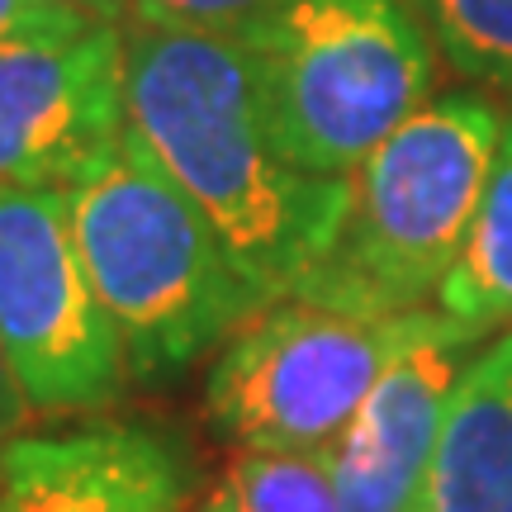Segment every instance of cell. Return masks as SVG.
Masks as SVG:
<instances>
[{
	"label": "cell",
	"mask_w": 512,
	"mask_h": 512,
	"mask_svg": "<svg viewBox=\"0 0 512 512\" xmlns=\"http://www.w3.org/2000/svg\"><path fill=\"white\" fill-rule=\"evenodd\" d=\"M280 157L351 176L427 105L432 38L408 0H285L242 34Z\"/></svg>",
	"instance_id": "cell-4"
},
{
	"label": "cell",
	"mask_w": 512,
	"mask_h": 512,
	"mask_svg": "<svg viewBox=\"0 0 512 512\" xmlns=\"http://www.w3.org/2000/svg\"><path fill=\"white\" fill-rule=\"evenodd\" d=\"M0 347L34 413H91L128 380L76 252L67 190L0 185Z\"/></svg>",
	"instance_id": "cell-6"
},
{
	"label": "cell",
	"mask_w": 512,
	"mask_h": 512,
	"mask_svg": "<svg viewBox=\"0 0 512 512\" xmlns=\"http://www.w3.org/2000/svg\"><path fill=\"white\" fill-rule=\"evenodd\" d=\"M124 29L81 24L0 48V185L76 190L124 147Z\"/></svg>",
	"instance_id": "cell-7"
},
{
	"label": "cell",
	"mask_w": 512,
	"mask_h": 512,
	"mask_svg": "<svg viewBox=\"0 0 512 512\" xmlns=\"http://www.w3.org/2000/svg\"><path fill=\"white\" fill-rule=\"evenodd\" d=\"M413 512H512V332L460 370Z\"/></svg>",
	"instance_id": "cell-10"
},
{
	"label": "cell",
	"mask_w": 512,
	"mask_h": 512,
	"mask_svg": "<svg viewBox=\"0 0 512 512\" xmlns=\"http://www.w3.org/2000/svg\"><path fill=\"white\" fill-rule=\"evenodd\" d=\"M204 512H342L328 451H242Z\"/></svg>",
	"instance_id": "cell-12"
},
{
	"label": "cell",
	"mask_w": 512,
	"mask_h": 512,
	"mask_svg": "<svg viewBox=\"0 0 512 512\" xmlns=\"http://www.w3.org/2000/svg\"><path fill=\"white\" fill-rule=\"evenodd\" d=\"M124 114L147 157L219 233L242 280L266 304L290 299L347 219L351 176H309L280 157L247 43L128 24Z\"/></svg>",
	"instance_id": "cell-1"
},
{
	"label": "cell",
	"mask_w": 512,
	"mask_h": 512,
	"mask_svg": "<svg viewBox=\"0 0 512 512\" xmlns=\"http://www.w3.org/2000/svg\"><path fill=\"white\" fill-rule=\"evenodd\" d=\"M479 332L451 313H418L403 351L380 370L361 413L328 451L342 512H413L418 484L437 446L460 356Z\"/></svg>",
	"instance_id": "cell-8"
},
{
	"label": "cell",
	"mask_w": 512,
	"mask_h": 512,
	"mask_svg": "<svg viewBox=\"0 0 512 512\" xmlns=\"http://www.w3.org/2000/svg\"><path fill=\"white\" fill-rule=\"evenodd\" d=\"M418 313L370 318L313 299L256 309L209 370V422L242 451H332Z\"/></svg>",
	"instance_id": "cell-5"
},
{
	"label": "cell",
	"mask_w": 512,
	"mask_h": 512,
	"mask_svg": "<svg viewBox=\"0 0 512 512\" xmlns=\"http://www.w3.org/2000/svg\"><path fill=\"white\" fill-rule=\"evenodd\" d=\"M503 133L479 95L418 105L351 176L347 219L290 299L394 318L441 294L470 233Z\"/></svg>",
	"instance_id": "cell-3"
},
{
	"label": "cell",
	"mask_w": 512,
	"mask_h": 512,
	"mask_svg": "<svg viewBox=\"0 0 512 512\" xmlns=\"http://www.w3.org/2000/svg\"><path fill=\"white\" fill-rule=\"evenodd\" d=\"M62 10H76L86 19H100V24H119L128 15V0H53Z\"/></svg>",
	"instance_id": "cell-17"
},
{
	"label": "cell",
	"mask_w": 512,
	"mask_h": 512,
	"mask_svg": "<svg viewBox=\"0 0 512 512\" xmlns=\"http://www.w3.org/2000/svg\"><path fill=\"white\" fill-rule=\"evenodd\" d=\"M285 0H128L133 24L152 29H195V34H233L242 38Z\"/></svg>",
	"instance_id": "cell-14"
},
{
	"label": "cell",
	"mask_w": 512,
	"mask_h": 512,
	"mask_svg": "<svg viewBox=\"0 0 512 512\" xmlns=\"http://www.w3.org/2000/svg\"><path fill=\"white\" fill-rule=\"evenodd\" d=\"M29 418H34V403H29V394L19 389L15 366H10V356L0 347V446L15 441L19 432L29 427Z\"/></svg>",
	"instance_id": "cell-16"
},
{
	"label": "cell",
	"mask_w": 512,
	"mask_h": 512,
	"mask_svg": "<svg viewBox=\"0 0 512 512\" xmlns=\"http://www.w3.org/2000/svg\"><path fill=\"white\" fill-rule=\"evenodd\" d=\"M81 24H100V19L62 10L53 0H0V48L38 34H67V29H81Z\"/></svg>",
	"instance_id": "cell-15"
},
{
	"label": "cell",
	"mask_w": 512,
	"mask_h": 512,
	"mask_svg": "<svg viewBox=\"0 0 512 512\" xmlns=\"http://www.w3.org/2000/svg\"><path fill=\"white\" fill-rule=\"evenodd\" d=\"M67 209L81 266L133 380H176L266 309L209 219L133 133L91 181L67 190Z\"/></svg>",
	"instance_id": "cell-2"
},
{
	"label": "cell",
	"mask_w": 512,
	"mask_h": 512,
	"mask_svg": "<svg viewBox=\"0 0 512 512\" xmlns=\"http://www.w3.org/2000/svg\"><path fill=\"white\" fill-rule=\"evenodd\" d=\"M441 313L460 318L475 332L512 323V114L498 133V152L470 233L441 285Z\"/></svg>",
	"instance_id": "cell-11"
},
{
	"label": "cell",
	"mask_w": 512,
	"mask_h": 512,
	"mask_svg": "<svg viewBox=\"0 0 512 512\" xmlns=\"http://www.w3.org/2000/svg\"><path fill=\"white\" fill-rule=\"evenodd\" d=\"M460 76L512 86V0H408Z\"/></svg>",
	"instance_id": "cell-13"
},
{
	"label": "cell",
	"mask_w": 512,
	"mask_h": 512,
	"mask_svg": "<svg viewBox=\"0 0 512 512\" xmlns=\"http://www.w3.org/2000/svg\"><path fill=\"white\" fill-rule=\"evenodd\" d=\"M190 460L147 422H91L0 446V512H181Z\"/></svg>",
	"instance_id": "cell-9"
}]
</instances>
